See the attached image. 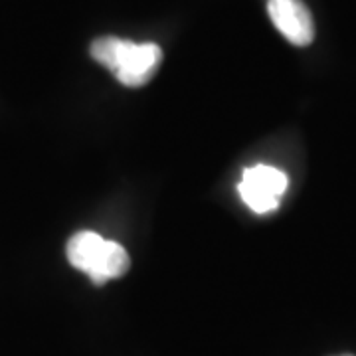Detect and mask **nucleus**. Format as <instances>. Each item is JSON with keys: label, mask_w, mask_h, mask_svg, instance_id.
<instances>
[{"label": "nucleus", "mask_w": 356, "mask_h": 356, "mask_svg": "<svg viewBox=\"0 0 356 356\" xmlns=\"http://www.w3.org/2000/svg\"><path fill=\"white\" fill-rule=\"evenodd\" d=\"M267 13L273 26L293 46H309L315 40V22L301 0H269Z\"/></svg>", "instance_id": "nucleus-4"}, {"label": "nucleus", "mask_w": 356, "mask_h": 356, "mask_svg": "<svg viewBox=\"0 0 356 356\" xmlns=\"http://www.w3.org/2000/svg\"><path fill=\"white\" fill-rule=\"evenodd\" d=\"M89 54L125 88L147 86L163 62V50L156 44H135L131 40L115 36L93 40Z\"/></svg>", "instance_id": "nucleus-1"}, {"label": "nucleus", "mask_w": 356, "mask_h": 356, "mask_svg": "<svg viewBox=\"0 0 356 356\" xmlns=\"http://www.w3.org/2000/svg\"><path fill=\"white\" fill-rule=\"evenodd\" d=\"M344 356H350V355H344Z\"/></svg>", "instance_id": "nucleus-5"}, {"label": "nucleus", "mask_w": 356, "mask_h": 356, "mask_svg": "<svg viewBox=\"0 0 356 356\" xmlns=\"http://www.w3.org/2000/svg\"><path fill=\"white\" fill-rule=\"evenodd\" d=\"M285 191H287V177L280 168L257 165L243 170L240 196L255 214H267L280 208V200Z\"/></svg>", "instance_id": "nucleus-3"}, {"label": "nucleus", "mask_w": 356, "mask_h": 356, "mask_svg": "<svg viewBox=\"0 0 356 356\" xmlns=\"http://www.w3.org/2000/svg\"><path fill=\"white\" fill-rule=\"evenodd\" d=\"M65 254L70 264L83 271L95 285L121 277L129 271L131 259L121 243L103 240L95 232H77L70 238Z\"/></svg>", "instance_id": "nucleus-2"}]
</instances>
